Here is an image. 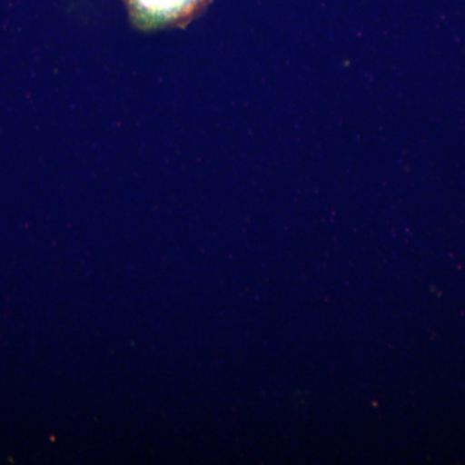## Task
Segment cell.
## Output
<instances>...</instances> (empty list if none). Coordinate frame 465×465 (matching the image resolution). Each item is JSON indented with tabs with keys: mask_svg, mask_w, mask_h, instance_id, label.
<instances>
[{
	"mask_svg": "<svg viewBox=\"0 0 465 465\" xmlns=\"http://www.w3.org/2000/svg\"><path fill=\"white\" fill-rule=\"evenodd\" d=\"M204 0H127L131 16L142 26H161L185 20Z\"/></svg>",
	"mask_w": 465,
	"mask_h": 465,
	"instance_id": "6da1fadb",
	"label": "cell"
}]
</instances>
